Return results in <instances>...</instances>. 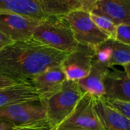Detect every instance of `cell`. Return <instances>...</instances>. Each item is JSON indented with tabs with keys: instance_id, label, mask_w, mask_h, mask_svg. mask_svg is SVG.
I'll return each instance as SVG.
<instances>
[{
	"instance_id": "cell-1",
	"label": "cell",
	"mask_w": 130,
	"mask_h": 130,
	"mask_svg": "<svg viewBox=\"0 0 130 130\" xmlns=\"http://www.w3.org/2000/svg\"><path fill=\"white\" fill-rule=\"evenodd\" d=\"M65 54L31 38L0 50V75L17 84H31L47 69L60 65Z\"/></svg>"
},
{
	"instance_id": "cell-2",
	"label": "cell",
	"mask_w": 130,
	"mask_h": 130,
	"mask_svg": "<svg viewBox=\"0 0 130 130\" xmlns=\"http://www.w3.org/2000/svg\"><path fill=\"white\" fill-rule=\"evenodd\" d=\"M32 38L65 54L74 51L78 44L71 27L60 16H49L40 21L33 31Z\"/></svg>"
},
{
	"instance_id": "cell-3",
	"label": "cell",
	"mask_w": 130,
	"mask_h": 130,
	"mask_svg": "<svg viewBox=\"0 0 130 130\" xmlns=\"http://www.w3.org/2000/svg\"><path fill=\"white\" fill-rule=\"evenodd\" d=\"M84 94L77 82L66 80L57 92L40 101L46 109L47 119L53 129L73 112Z\"/></svg>"
},
{
	"instance_id": "cell-4",
	"label": "cell",
	"mask_w": 130,
	"mask_h": 130,
	"mask_svg": "<svg viewBox=\"0 0 130 130\" xmlns=\"http://www.w3.org/2000/svg\"><path fill=\"white\" fill-rule=\"evenodd\" d=\"M60 17L69 25L78 44L96 47L110 39L94 24L90 12L74 10Z\"/></svg>"
},
{
	"instance_id": "cell-5",
	"label": "cell",
	"mask_w": 130,
	"mask_h": 130,
	"mask_svg": "<svg viewBox=\"0 0 130 130\" xmlns=\"http://www.w3.org/2000/svg\"><path fill=\"white\" fill-rule=\"evenodd\" d=\"M53 130H104L93 109V96L84 93L73 112Z\"/></svg>"
},
{
	"instance_id": "cell-6",
	"label": "cell",
	"mask_w": 130,
	"mask_h": 130,
	"mask_svg": "<svg viewBox=\"0 0 130 130\" xmlns=\"http://www.w3.org/2000/svg\"><path fill=\"white\" fill-rule=\"evenodd\" d=\"M96 47L78 44L74 51L68 54L60 63L67 80L77 82L87 77L91 69Z\"/></svg>"
},
{
	"instance_id": "cell-7",
	"label": "cell",
	"mask_w": 130,
	"mask_h": 130,
	"mask_svg": "<svg viewBox=\"0 0 130 130\" xmlns=\"http://www.w3.org/2000/svg\"><path fill=\"white\" fill-rule=\"evenodd\" d=\"M47 119L46 109L40 101L22 103L0 108V120L19 126Z\"/></svg>"
},
{
	"instance_id": "cell-8",
	"label": "cell",
	"mask_w": 130,
	"mask_h": 130,
	"mask_svg": "<svg viewBox=\"0 0 130 130\" xmlns=\"http://www.w3.org/2000/svg\"><path fill=\"white\" fill-rule=\"evenodd\" d=\"M39 22L16 14L0 13V31L13 42L27 41L32 38Z\"/></svg>"
},
{
	"instance_id": "cell-9",
	"label": "cell",
	"mask_w": 130,
	"mask_h": 130,
	"mask_svg": "<svg viewBox=\"0 0 130 130\" xmlns=\"http://www.w3.org/2000/svg\"><path fill=\"white\" fill-rule=\"evenodd\" d=\"M103 99L130 102V78L124 69L110 67L104 79Z\"/></svg>"
},
{
	"instance_id": "cell-10",
	"label": "cell",
	"mask_w": 130,
	"mask_h": 130,
	"mask_svg": "<svg viewBox=\"0 0 130 130\" xmlns=\"http://www.w3.org/2000/svg\"><path fill=\"white\" fill-rule=\"evenodd\" d=\"M93 109L104 130H130V120L102 97H93Z\"/></svg>"
},
{
	"instance_id": "cell-11",
	"label": "cell",
	"mask_w": 130,
	"mask_h": 130,
	"mask_svg": "<svg viewBox=\"0 0 130 130\" xmlns=\"http://www.w3.org/2000/svg\"><path fill=\"white\" fill-rule=\"evenodd\" d=\"M103 16L116 26L130 23V0H100L90 12Z\"/></svg>"
},
{
	"instance_id": "cell-12",
	"label": "cell",
	"mask_w": 130,
	"mask_h": 130,
	"mask_svg": "<svg viewBox=\"0 0 130 130\" xmlns=\"http://www.w3.org/2000/svg\"><path fill=\"white\" fill-rule=\"evenodd\" d=\"M66 80L63 69L60 65H58L50 68L38 75L34 79L32 85L38 91L41 101L57 92Z\"/></svg>"
},
{
	"instance_id": "cell-13",
	"label": "cell",
	"mask_w": 130,
	"mask_h": 130,
	"mask_svg": "<svg viewBox=\"0 0 130 130\" xmlns=\"http://www.w3.org/2000/svg\"><path fill=\"white\" fill-rule=\"evenodd\" d=\"M34 101H40V96L31 84H16L0 89V108Z\"/></svg>"
},
{
	"instance_id": "cell-14",
	"label": "cell",
	"mask_w": 130,
	"mask_h": 130,
	"mask_svg": "<svg viewBox=\"0 0 130 130\" xmlns=\"http://www.w3.org/2000/svg\"><path fill=\"white\" fill-rule=\"evenodd\" d=\"M109 68L94 58L89 74L77 82L82 91L93 97H103L104 95L103 82Z\"/></svg>"
},
{
	"instance_id": "cell-15",
	"label": "cell",
	"mask_w": 130,
	"mask_h": 130,
	"mask_svg": "<svg viewBox=\"0 0 130 130\" xmlns=\"http://www.w3.org/2000/svg\"><path fill=\"white\" fill-rule=\"evenodd\" d=\"M47 17L62 16L74 10H80L74 0H36Z\"/></svg>"
},
{
	"instance_id": "cell-16",
	"label": "cell",
	"mask_w": 130,
	"mask_h": 130,
	"mask_svg": "<svg viewBox=\"0 0 130 130\" xmlns=\"http://www.w3.org/2000/svg\"><path fill=\"white\" fill-rule=\"evenodd\" d=\"M111 46L112 54L109 60V67L123 66L130 63V45L118 41L115 39H109Z\"/></svg>"
},
{
	"instance_id": "cell-17",
	"label": "cell",
	"mask_w": 130,
	"mask_h": 130,
	"mask_svg": "<svg viewBox=\"0 0 130 130\" xmlns=\"http://www.w3.org/2000/svg\"><path fill=\"white\" fill-rule=\"evenodd\" d=\"M90 14L91 19L102 32L106 35L110 39L116 38L117 26L112 21L103 16L96 15L92 13Z\"/></svg>"
},
{
	"instance_id": "cell-18",
	"label": "cell",
	"mask_w": 130,
	"mask_h": 130,
	"mask_svg": "<svg viewBox=\"0 0 130 130\" xmlns=\"http://www.w3.org/2000/svg\"><path fill=\"white\" fill-rule=\"evenodd\" d=\"M52 126L47 121V119L31 123L24 125L14 126L13 130H52Z\"/></svg>"
},
{
	"instance_id": "cell-19",
	"label": "cell",
	"mask_w": 130,
	"mask_h": 130,
	"mask_svg": "<svg viewBox=\"0 0 130 130\" xmlns=\"http://www.w3.org/2000/svg\"><path fill=\"white\" fill-rule=\"evenodd\" d=\"M106 102L112 108L121 112L125 117L130 120V102L119 101V100H108Z\"/></svg>"
},
{
	"instance_id": "cell-20",
	"label": "cell",
	"mask_w": 130,
	"mask_h": 130,
	"mask_svg": "<svg viewBox=\"0 0 130 130\" xmlns=\"http://www.w3.org/2000/svg\"><path fill=\"white\" fill-rule=\"evenodd\" d=\"M115 40L130 45V23L117 26Z\"/></svg>"
},
{
	"instance_id": "cell-21",
	"label": "cell",
	"mask_w": 130,
	"mask_h": 130,
	"mask_svg": "<svg viewBox=\"0 0 130 130\" xmlns=\"http://www.w3.org/2000/svg\"><path fill=\"white\" fill-rule=\"evenodd\" d=\"M74 1L79 6L80 10L90 12L100 0H74Z\"/></svg>"
},
{
	"instance_id": "cell-22",
	"label": "cell",
	"mask_w": 130,
	"mask_h": 130,
	"mask_svg": "<svg viewBox=\"0 0 130 130\" xmlns=\"http://www.w3.org/2000/svg\"><path fill=\"white\" fill-rule=\"evenodd\" d=\"M17 83L13 81L12 80H11L6 77H4L3 75H0V89L5 88L7 87H10V86L15 85Z\"/></svg>"
},
{
	"instance_id": "cell-23",
	"label": "cell",
	"mask_w": 130,
	"mask_h": 130,
	"mask_svg": "<svg viewBox=\"0 0 130 130\" xmlns=\"http://www.w3.org/2000/svg\"><path fill=\"white\" fill-rule=\"evenodd\" d=\"M12 43L13 41H12L9 38H8L5 35L0 31V50H2L6 46L9 45Z\"/></svg>"
},
{
	"instance_id": "cell-24",
	"label": "cell",
	"mask_w": 130,
	"mask_h": 130,
	"mask_svg": "<svg viewBox=\"0 0 130 130\" xmlns=\"http://www.w3.org/2000/svg\"><path fill=\"white\" fill-rule=\"evenodd\" d=\"M13 128L12 124L0 120V130H13Z\"/></svg>"
},
{
	"instance_id": "cell-25",
	"label": "cell",
	"mask_w": 130,
	"mask_h": 130,
	"mask_svg": "<svg viewBox=\"0 0 130 130\" xmlns=\"http://www.w3.org/2000/svg\"><path fill=\"white\" fill-rule=\"evenodd\" d=\"M122 68H123V69H124L125 72L126 73V74L128 75V77L130 78V63H126V64L123 65Z\"/></svg>"
},
{
	"instance_id": "cell-26",
	"label": "cell",
	"mask_w": 130,
	"mask_h": 130,
	"mask_svg": "<svg viewBox=\"0 0 130 130\" xmlns=\"http://www.w3.org/2000/svg\"><path fill=\"white\" fill-rule=\"evenodd\" d=\"M7 1H9V0H0V3H5Z\"/></svg>"
}]
</instances>
